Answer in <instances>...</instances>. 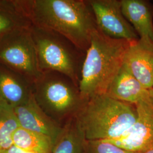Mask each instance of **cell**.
I'll use <instances>...</instances> for the list:
<instances>
[{"instance_id":"7","label":"cell","mask_w":153,"mask_h":153,"mask_svg":"<svg viewBox=\"0 0 153 153\" xmlns=\"http://www.w3.org/2000/svg\"><path fill=\"white\" fill-rule=\"evenodd\" d=\"M136 105L137 118L131 128L120 138L107 140L126 150L145 153L153 149V88Z\"/></svg>"},{"instance_id":"1","label":"cell","mask_w":153,"mask_h":153,"mask_svg":"<svg viewBox=\"0 0 153 153\" xmlns=\"http://www.w3.org/2000/svg\"><path fill=\"white\" fill-rule=\"evenodd\" d=\"M33 25L63 36L86 53L98 29L88 0H21Z\"/></svg>"},{"instance_id":"21","label":"cell","mask_w":153,"mask_h":153,"mask_svg":"<svg viewBox=\"0 0 153 153\" xmlns=\"http://www.w3.org/2000/svg\"></svg>"},{"instance_id":"2","label":"cell","mask_w":153,"mask_h":153,"mask_svg":"<svg viewBox=\"0 0 153 153\" xmlns=\"http://www.w3.org/2000/svg\"><path fill=\"white\" fill-rule=\"evenodd\" d=\"M130 42L112 38L98 28L93 33L82 66L79 88L85 100L105 94L123 65Z\"/></svg>"},{"instance_id":"5","label":"cell","mask_w":153,"mask_h":153,"mask_svg":"<svg viewBox=\"0 0 153 153\" xmlns=\"http://www.w3.org/2000/svg\"><path fill=\"white\" fill-rule=\"evenodd\" d=\"M33 94L44 112L59 124L76 117L86 102L79 87L56 71L43 73L33 85Z\"/></svg>"},{"instance_id":"4","label":"cell","mask_w":153,"mask_h":153,"mask_svg":"<svg viewBox=\"0 0 153 153\" xmlns=\"http://www.w3.org/2000/svg\"><path fill=\"white\" fill-rule=\"evenodd\" d=\"M31 31L40 72L60 73L79 87L86 53L54 31L33 25Z\"/></svg>"},{"instance_id":"6","label":"cell","mask_w":153,"mask_h":153,"mask_svg":"<svg viewBox=\"0 0 153 153\" xmlns=\"http://www.w3.org/2000/svg\"><path fill=\"white\" fill-rule=\"evenodd\" d=\"M31 27L16 30L0 37V65L33 84L42 73L39 69Z\"/></svg>"},{"instance_id":"13","label":"cell","mask_w":153,"mask_h":153,"mask_svg":"<svg viewBox=\"0 0 153 153\" xmlns=\"http://www.w3.org/2000/svg\"><path fill=\"white\" fill-rule=\"evenodd\" d=\"M146 88L123 65L108 88L106 95L123 102L136 104L146 93Z\"/></svg>"},{"instance_id":"10","label":"cell","mask_w":153,"mask_h":153,"mask_svg":"<svg viewBox=\"0 0 153 153\" xmlns=\"http://www.w3.org/2000/svg\"><path fill=\"white\" fill-rule=\"evenodd\" d=\"M123 66L146 88L153 87V44L140 39L130 42Z\"/></svg>"},{"instance_id":"11","label":"cell","mask_w":153,"mask_h":153,"mask_svg":"<svg viewBox=\"0 0 153 153\" xmlns=\"http://www.w3.org/2000/svg\"><path fill=\"white\" fill-rule=\"evenodd\" d=\"M123 15L141 40L153 44V4L148 0H121Z\"/></svg>"},{"instance_id":"9","label":"cell","mask_w":153,"mask_h":153,"mask_svg":"<svg viewBox=\"0 0 153 153\" xmlns=\"http://www.w3.org/2000/svg\"><path fill=\"white\" fill-rule=\"evenodd\" d=\"M19 126L50 137L55 143L62 126L47 115L32 94L22 104L14 107Z\"/></svg>"},{"instance_id":"15","label":"cell","mask_w":153,"mask_h":153,"mask_svg":"<svg viewBox=\"0 0 153 153\" xmlns=\"http://www.w3.org/2000/svg\"><path fill=\"white\" fill-rule=\"evenodd\" d=\"M86 143V140L74 117L62 126L52 153H87Z\"/></svg>"},{"instance_id":"20","label":"cell","mask_w":153,"mask_h":153,"mask_svg":"<svg viewBox=\"0 0 153 153\" xmlns=\"http://www.w3.org/2000/svg\"><path fill=\"white\" fill-rule=\"evenodd\" d=\"M145 153H153V149L152 150H149L148 152H145Z\"/></svg>"},{"instance_id":"18","label":"cell","mask_w":153,"mask_h":153,"mask_svg":"<svg viewBox=\"0 0 153 153\" xmlns=\"http://www.w3.org/2000/svg\"><path fill=\"white\" fill-rule=\"evenodd\" d=\"M87 153H137L126 150L107 140L86 141Z\"/></svg>"},{"instance_id":"3","label":"cell","mask_w":153,"mask_h":153,"mask_svg":"<svg viewBox=\"0 0 153 153\" xmlns=\"http://www.w3.org/2000/svg\"><path fill=\"white\" fill-rule=\"evenodd\" d=\"M75 117L86 141L116 140L133 125L137 110L135 104L102 94L86 100Z\"/></svg>"},{"instance_id":"14","label":"cell","mask_w":153,"mask_h":153,"mask_svg":"<svg viewBox=\"0 0 153 153\" xmlns=\"http://www.w3.org/2000/svg\"><path fill=\"white\" fill-rule=\"evenodd\" d=\"M32 26L21 0H0V37Z\"/></svg>"},{"instance_id":"19","label":"cell","mask_w":153,"mask_h":153,"mask_svg":"<svg viewBox=\"0 0 153 153\" xmlns=\"http://www.w3.org/2000/svg\"><path fill=\"white\" fill-rule=\"evenodd\" d=\"M0 153H32L28 152L27 151L23 150L14 145H12L10 147L5 150H0Z\"/></svg>"},{"instance_id":"16","label":"cell","mask_w":153,"mask_h":153,"mask_svg":"<svg viewBox=\"0 0 153 153\" xmlns=\"http://www.w3.org/2000/svg\"><path fill=\"white\" fill-rule=\"evenodd\" d=\"M13 145L32 153H52L54 142L50 137L19 127L13 136Z\"/></svg>"},{"instance_id":"12","label":"cell","mask_w":153,"mask_h":153,"mask_svg":"<svg viewBox=\"0 0 153 153\" xmlns=\"http://www.w3.org/2000/svg\"><path fill=\"white\" fill-rule=\"evenodd\" d=\"M33 85L21 74L0 65V101L13 108L22 104L33 94Z\"/></svg>"},{"instance_id":"8","label":"cell","mask_w":153,"mask_h":153,"mask_svg":"<svg viewBox=\"0 0 153 153\" xmlns=\"http://www.w3.org/2000/svg\"><path fill=\"white\" fill-rule=\"evenodd\" d=\"M97 28L105 35L131 42L139 37L123 15L121 0H88Z\"/></svg>"},{"instance_id":"17","label":"cell","mask_w":153,"mask_h":153,"mask_svg":"<svg viewBox=\"0 0 153 153\" xmlns=\"http://www.w3.org/2000/svg\"><path fill=\"white\" fill-rule=\"evenodd\" d=\"M20 127L14 108L0 101V150L11 147L13 136Z\"/></svg>"}]
</instances>
